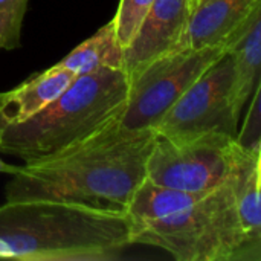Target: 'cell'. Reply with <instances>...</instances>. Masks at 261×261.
I'll use <instances>...</instances> for the list:
<instances>
[{"mask_svg":"<svg viewBox=\"0 0 261 261\" xmlns=\"http://www.w3.org/2000/svg\"><path fill=\"white\" fill-rule=\"evenodd\" d=\"M261 87L258 86L251 96L249 113L245 119L242 130L237 132L236 141L239 147L246 151L257 153L261 151V110H260Z\"/></svg>","mask_w":261,"mask_h":261,"instance_id":"16","label":"cell"},{"mask_svg":"<svg viewBox=\"0 0 261 261\" xmlns=\"http://www.w3.org/2000/svg\"><path fill=\"white\" fill-rule=\"evenodd\" d=\"M232 58L231 104L240 116L243 107L260 86L261 11L257 12L245 34L228 50Z\"/></svg>","mask_w":261,"mask_h":261,"instance_id":"11","label":"cell"},{"mask_svg":"<svg viewBox=\"0 0 261 261\" xmlns=\"http://www.w3.org/2000/svg\"><path fill=\"white\" fill-rule=\"evenodd\" d=\"M0 141H2V130H0ZM18 171V165H11V164H6L2 158H0V173H5V174H15Z\"/></svg>","mask_w":261,"mask_h":261,"instance_id":"17","label":"cell"},{"mask_svg":"<svg viewBox=\"0 0 261 261\" xmlns=\"http://www.w3.org/2000/svg\"><path fill=\"white\" fill-rule=\"evenodd\" d=\"M2 95H3V93H0V99H2Z\"/></svg>","mask_w":261,"mask_h":261,"instance_id":"20","label":"cell"},{"mask_svg":"<svg viewBox=\"0 0 261 261\" xmlns=\"http://www.w3.org/2000/svg\"><path fill=\"white\" fill-rule=\"evenodd\" d=\"M252 154L255 153L239 147L236 138L226 133L214 132L185 141L158 136L147 159L145 179L179 191H211Z\"/></svg>","mask_w":261,"mask_h":261,"instance_id":"5","label":"cell"},{"mask_svg":"<svg viewBox=\"0 0 261 261\" xmlns=\"http://www.w3.org/2000/svg\"><path fill=\"white\" fill-rule=\"evenodd\" d=\"M154 0H121L115 17L112 18L116 37L122 47L128 44L139 24L148 14Z\"/></svg>","mask_w":261,"mask_h":261,"instance_id":"14","label":"cell"},{"mask_svg":"<svg viewBox=\"0 0 261 261\" xmlns=\"http://www.w3.org/2000/svg\"><path fill=\"white\" fill-rule=\"evenodd\" d=\"M226 52L225 44L202 49L182 47L151 61L130 78L119 124L133 130H154L190 86Z\"/></svg>","mask_w":261,"mask_h":261,"instance_id":"6","label":"cell"},{"mask_svg":"<svg viewBox=\"0 0 261 261\" xmlns=\"http://www.w3.org/2000/svg\"><path fill=\"white\" fill-rule=\"evenodd\" d=\"M76 76L58 63L34 75L0 99V130L21 124L55 101Z\"/></svg>","mask_w":261,"mask_h":261,"instance_id":"10","label":"cell"},{"mask_svg":"<svg viewBox=\"0 0 261 261\" xmlns=\"http://www.w3.org/2000/svg\"><path fill=\"white\" fill-rule=\"evenodd\" d=\"M58 64L69 69L75 76L96 72L99 69H122L124 47L116 37L113 21L110 20L99 28Z\"/></svg>","mask_w":261,"mask_h":261,"instance_id":"12","label":"cell"},{"mask_svg":"<svg viewBox=\"0 0 261 261\" xmlns=\"http://www.w3.org/2000/svg\"><path fill=\"white\" fill-rule=\"evenodd\" d=\"M130 89L124 69L78 75L47 107L2 132L0 151L23 162L55 156L121 119Z\"/></svg>","mask_w":261,"mask_h":261,"instance_id":"4","label":"cell"},{"mask_svg":"<svg viewBox=\"0 0 261 261\" xmlns=\"http://www.w3.org/2000/svg\"><path fill=\"white\" fill-rule=\"evenodd\" d=\"M255 153L211 191H179L148 179L138 187L127 216L132 245L156 246L177 261H240L245 237L237 214L243 176Z\"/></svg>","mask_w":261,"mask_h":261,"instance_id":"2","label":"cell"},{"mask_svg":"<svg viewBox=\"0 0 261 261\" xmlns=\"http://www.w3.org/2000/svg\"><path fill=\"white\" fill-rule=\"evenodd\" d=\"M0 258H12V251L2 240H0Z\"/></svg>","mask_w":261,"mask_h":261,"instance_id":"18","label":"cell"},{"mask_svg":"<svg viewBox=\"0 0 261 261\" xmlns=\"http://www.w3.org/2000/svg\"><path fill=\"white\" fill-rule=\"evenodd\" d=\"M261 6V0H200L190 15L184 47L225 44Z\"/></svg>","mask_w":261,"mask_h":261,"instance_id":"9","label":"cell"},{"mask_svg":"<svg viewBox=\"0 0 261 261\" xmlns=\"http://www.w3.org/2000/svg\"><path fill=\"white\" fill-rule=\"evenodd\" d=\"M261 158L248 168L237 194V214L245 237L240 261L261 260V208L260 180Z\"/></svg>","mask_w":261,"mask_h":261,"instance_id":"13","label":"cell"},{"mask_svg":"<svg viewBox=\"0 0 261 261\" xmlns=\"http://www.w3.org/2000/svg\"><path fill=\"white\" fill-rule=\"evenodd\" d=\"M156 138L153 128L115 121L55 156L24 162L6 184L5 199H60L127 213Z\"/></svg>","mask_w":261,"mask_h":261,"instance_id":"1","label":"cell"},{"mask_svg":"<svg viewBox=\"0 0 261 261\" xmlns=\"http://www.w3.org/2000/svg\"><path fill=\"white\" fill-rule=\"evenodd\" d=\"M0 240L14 260H116L132 245L130 219L70 200L23 199L0 206Z\"/></svg>","mask_w":261,"mask_h":261,"instance_id":"3","label":"cell"},{"mask_svg":"<svg viewBox=\"0 0 261 261\" xmlns=\"http://www.w3.org/2000/svg\"><path fill=\"white\" fill-rule=\"evenodd\" d=\"M191 9L188 0H154L138 31L124 47L128 80L159 57L184 47Z\"/></svg>","mask_w":261,"mask_h":261,"instance_id":"8","label":"cell"},{"mask_svg":"<svg viewBox=\"0 0 261 261\" xmlns=\"http://www.w3.org/2000/svg\"><path fill=\"white\" fill-rule=\"evenodd\" d=\"M199 2H200V0H188V5H190V9H191V12H193V11H194V8L199 5Z\"/></svg>","mask_w":261,"mask_h":261,"instance_id":"19","label":"cell"},{"mask_svg":"<svg viewBox=\"0 0 261 261\" xmlns=\"http://www.w3.org/2000/svg\"><path fill=\"white\" fill-rule=\"evenodd\" d=\"M29 0H0V50L20 46L21 24Z\"/></svg>","mask_w":261,"mask_h":261,"instance_id":"15","label":"cell"},{"mask_svg":"<svg viewBox=\"0 0 261 261\" xmlns=\"http://www.w3.org/2000/svg\"><path fill=\"white\" fill-rule=\"evenodd\" d=\"M232 58L226 52L174 102L154 127L158 136L185 141L206 133L237 136L240 116L231 104Z\"/></svg>","mask_w":261,"mask_h":261,"instance_id":"7","label":"cell"}]
</instances>
